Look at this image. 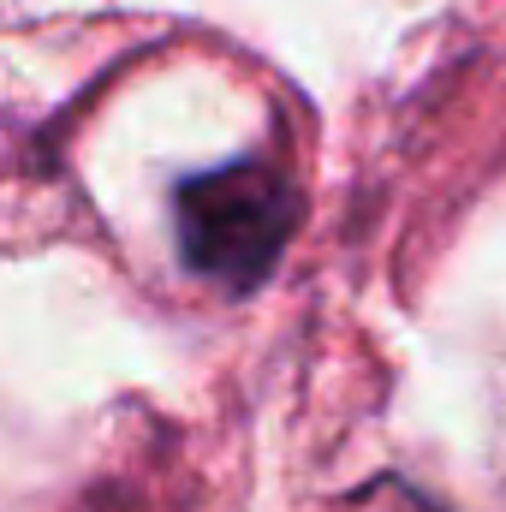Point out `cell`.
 Masks as SVG:
<instances>
[{"instance_id":"7a4b0ae2","label":"cell","mask_w":506,"mask_h":512,"mask_svg":"<svg viewBox=\"0 0 506 512\" xmlns=\"http://www.w3.org/2000/svg\"><path fill=\"white\" fill-rule=\"evenodd\" d=\"M381 512H447V507H435V501H423L417 489H405V483H387V489H376Z\"/></svg>"},{"instance_id":"6da1fadb","label":"cell","mask_w":506,"mask_h":512,"mask_svg":"<svg viewBox=\"0 0 506 512\" xmlns=\"http://www.w3.org/2000/svg\"><path fill=\"white\" fill-rule=\"evenodd\" d=\"M298 227V185L268 155L221 161L173 185L179 268L215 292H256Z\"/></svg>"}]
</instances>
